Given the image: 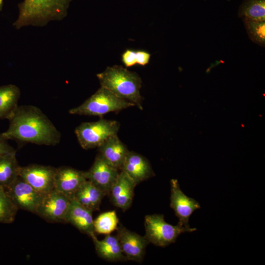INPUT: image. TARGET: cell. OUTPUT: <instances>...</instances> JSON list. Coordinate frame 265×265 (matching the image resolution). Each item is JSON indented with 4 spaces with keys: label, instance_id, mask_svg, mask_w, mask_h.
Returning <instances> with one entry per match:
<instances>
[{
    "label": "cell",
    "instance_id": "obj_11",
    "mask_svg": "<svg viewBox=\"0 0 265 265\" xmlns=\"http://www.w3.org/2000/svg\"><path fill=\"white\" fill-rule=\"evenodd\" d=\"M119 170L106 161L99 154L96 157L90 169L85 171L87 180L108 195Z\"/></svg>",
    "mask_w": 265,
    "mask_h": 265
},
{
    "label": "cell",
    "instance_id": "obj_18",
    "mask_svg": "<svg viewBox=\"0 0 265 265\" xmlns=\"http://www.w3.org/2000/svg\"><path fill=\"white\" fill-rule=\"evenodd\" d=\"M91 237L97 253L101 258L110 262L125 261L127 259L123 254L117 237L106 235L105 238L100 240L94 234Z\"/></svg>",
    "mask_w": 265,
    "mask_h": 265
},
{
    "label": "cell",
    "instance_id": "obj_20",
    "mask_svg": "<svg viewBox=\"0 0 265 265\" xmlns=\"http://www.w3.org/2000/svg\"><path fill=\"white\" fill-rule=\"evenodd\" d=\"M21 95L19 88L14 84L0 86V120H8L18 106Z\"/></svg>",
    "mask_w": 265,
    "mask_h": 265
},
{
    "label": "cell",
    "instance_id": "obj_8",
    "mask_svg": "<svg viewBox=\"0 0 265 265\" xmlns=\"http://www.w3.org/2000/svg\"><path fill=\"white\" fill-rule=\"evenodd\" d=\"M71 200L67 196L54 188L45 194L36 214L49 222L65 223Z\"/></svg>",
    "mask_w": 265,
    "mask_h": 265
},
{
    "label": "cell",
    "instance_id": "obj_25",
    "mask_svg": "<svg viewBox=\"0 0 265 265\" xmlns=\"http://www.w3.org/2000/svg\"><path fill=\"white\" fill-rule=\"evenodd\" d=\"M247 32L250 38L256 43L264 45L265 42V21H256L243 18Z\"/></svg>",
    "mask_w": 265,
    "mask_h": 265
},
{
    "label": "cell",
    "instance_id": "obj_6",
    "mask_svg": "<svg viewBox=\"0 0 265 265\" xmlns=\"http://www.w3.org/2000/svg\"><path fill=\"white\" fill-rule=\"evenodd\" d=\"M120 124L115 120L100 119L95 122H83L75 132L81 147L89 150L100 146L109 137L117 134Z\"/></svg>",
    "mask_w": 265,
    "mask_h": 265
},
{
    "label": "cell",
    "instance_id": "obj_21",
    "mask_svg": "<svg viewBox=\"0 0 265 265\" xmlns=\"http://www.w3.org/2000/svg\"><path fill=\"white\" fill-rule=\"evenodd\" d=\"M21 166L16 159V153L0 156V188L4 189L19 176Z\"/></svg>",
    "mask_w": 265,
    "mask_h": 265
},
{
    "label": "cell",
    "instance_id": "obj_13",
    "mask_svg": "<svg viewBox=\"0 0 265 265\" xmlns=\"http://www.w3.org/2000/svg\"><path fill=\"white\" fill-rule=\"evenodd\" d=\"M86 180L85 171L69 166H61L56 168L54 188L72 199L80 186Z\"/></svg>",
    "mask_w": 265,
    "mask_h": 265
},
{
    "label": "cell",
    "instance_id": "obj_2",
    "mask_svg": "<svg viewBox=\"0 0 265 265\" xmlns=\"http://www.w3.org/2000/svg\"><path fill=\"white\" fill-rule=\"evenodd\" d=\"M72 0H23L18 4V16L13 26L19 29L28 26L42 27L59 21L67 14Z\"/></svg>",
    "mask_w": 265,
    "mask_h": 265
},
{
    "label": "cell",
    "instance_id": "obj_15",
    "mask_svg": "<svg viewBox=\"0 0 265 265\" xmlns=\"http://www.w3.org/2000/svg\"><path fill=\"white\" fill-rule=\"evenodd\" d=\"M92 212L73 198L65 217V223L72 224L80 232L90 237L95 233Z\"/></svg>",
    "mask_w": 265,
    "mask_h": 265
},
{
    "label": "cell",
    "instance_id": "obj_7",
    "mask_svg": "<svg viewBox=\"0 0 265 265\" xmlns=\"http://www.w3.org/2000/svg\"><path fill=\"white\" fill-rule=\"evenodd\" d=\"M4 190L18 210L35 214L46 194L36 190L20 176Z\"/></svg>",
    "mask_w": 265,
    "mask_h": 265
},
{
    "label": "cell",
    "instance_id": "obj_1",
    "mask_svg": "<svg viewBox=\"0 0 265 265\" xmlns=\"http://www.w3.org/2000/svg\"><path fill=\"white\" fill-rule=\"evenodd\" d=\"M8 120L7 130L2 132L7 140L47 146L56 145L61 140L60 132L36 106H18Z\"/></svg>",
    "mask_w": 265,
    "mask_h": 265
},
{
    "label": "cell",
    "instance_id": "obj_24",
    "mask_svg": "<svg viewBox=\"0 0 265 265\" xmlns=\"http://www.w3.org/2000/svg\"><path fill=\"white\" fill-rule=\"evenodd\" d=\"M18 209L3 189L0 188V223L10 224L15 218Z\"/></svg>",
    "mask_w": 265,
    "mask_h": 265
},
{
    "label": "cell",
    "instance_id": "obj_12",
    "mask_svg": "<svg viewBox=\"0 0 265 265\" xmlns=\"http://www.w3.org/2000/svg\"><path fill=\"white\" fill-rule=\"evenodd\" d=\"M170 184V207L179 219L178 223L186 228H190L189 217L196 210L200 208V204L184 193L177 180L172 179Z\"/></svg>",
    "mask_w": 265,
    "mask_h": 265
},
{
    "label": "cell",
    "instance_id": "obj_17",
    "mask_svg": "<svg viewBox=\"0 0 265 265\" xmlns=\"http://www.w3.org/2000/svg\"><path fill=\"white\" fill-rule=\"evenodd\" d=\"M98 148V154L108 163L121 170L129 151L117 134L109 137Z\"/></svg>",
    "mask_w": 265,
    "mask_h": 265
},
{
    "label": "cell",
    "instance_id": "obj_19",
    "mask_svg": "<svg viewBox=\"0 0 265 265\" xmlns=\"http://www.w3.org/2000/svg\"><path fill=\"white\" fill-rule=\"evenodd\" d=\"M106 194L90 181L86 180L74 194V198L80 204L92 212L99 210Z\"/></svg>",
    "mask_w": 265,
    "mask_h": 265
},
{
    "label": "cell",
    "instance_id": "obj_5",
    "mask_svg": "<svg viewBox=\"0 0 265 265\" xmlns=\"http://www.w3.org/2000/svg\"><path fill=\"white\" fill-rule=\"evenodd\" d=\"M144 226V236L149 243L160 247L174 243L182 233L196 230L195 228H186L179 223L177 225H172L166 222L163 215L160 214L146 215Z\"/></svg>",
    "mask_w": 265,
    "mask_h": 265
},
{
    "label": "cell",
    "instance_id": "obj_28",
    "mask_svg": "<svg viewBox=\"0 0 265 265\" xmlns=\"http://www.w3.org/2000/svg\"><path fill=\"white\" fill-rule=\"evenodd\" d=\"M151 54L144 51H136V64L145 66L147 65L150 60Z\"/></svg>",
    "mask_w": 265,
    "mask_h": 265
},
{
    "label": "cell",
    "instance_id": "obj_4",
    "mask_svg": "<svg viewBox=\"0 0 265 265\" xmlns=\"http://www.w3.org/2000/svg\"><path fill=\"white\" fill-rule=\"evenodd\" d=\"M134 104L120 98L107 89L101 87L80 105L69 110L70 114L101 116L134 106Z\"/></svg>",
    "mask_w": 265,
    "mask_h": 265
},
{
    "label": "cell",
    "instance_id": "obj_23",
    "mask_svg": "<svg viewBox=\"0 0 265 265\" xmlns=\"http://www.w3.org/2000/svg\"><path fill=\"white\" fill-rule=\"evenodd\" d=\"M118 222L115 211L103 212L94 220V231L98 234H110L116 229Z\"/></svg>",
    "mask_w": 265,
    "mask_h": 265
},
{
    "label": "cell",
    "instance_id": "obj_29",
    "mask_svg": "<svg viewBox=\"0 0 265 265\" xmlns=\"http://www.w3.org/2000/svg\"><path fill=\"white\" fill-rule=\"evenodd\" d=\"M3 6V0H0V11L2 10Z\"/></svg>",
    "mask_w": 265,
    "mask_h": 265
},
{
    "label": "cell",
    "instance_id": "obj_26",
    "mask_svg": "<svg viewBox=\"0 0 265 265\" xmlns=\"http://www.w3.org/2000/svg\"><path fill=\"white\" fill-rule=\"evenodd\" d=\"M122 60L124 64L127 67L136 64V51L126 50L122 55Z\"/></svg>",
    "mask_w": 265,
    "mask_h": 265
},
{
    "label": "cell",
    "instance_id": "obj_16",
    "mask_svg": "<svg viewBox=\"0 0 265 265\" xmlns=\"http://www.w3.org/2000/svg\"><path fill=\"white\" fill-rule=\"evenodd\" d=\"M121 170L125 172L136 185L154 175L148 160L132 151H129Z\"/></svg>",
    "mask_w": 265,
    "mask_h": 265
},
{
    "label": "cell",
    "instance_id": "obj_27",
    "mask_svg": "<svg viewBox=\"0 0 265 265\" xmlns=\"http://www.w3.org/2000/svg\"><path fill=\"white\" fill-rule=\"evenodd\" d=\"M8 140L2 133H0V156L9 153H16L15 150L9 144Z\"/></svg>",
    "mask_w": 265,
    "mask_h": 265
},
{
    "label": "cell",
    "instance_id": "obj_3",
    "mask_svg": "<svg viewBox=\"0 0 265 265\" xmlns=\"http://www.w3.org/2000/svg\"><path fill=\"white\" fill-rule=\"evenodd\" d=\"M101 87L105 88L118 97L132 103L142 109L143 97L140 94L142 80L135 72L122 66L107 67L97 75Z\"/></svg>",
    "mask_w": 265,
    "mask_h": 265
},
{
    "label": "cell",
    "instance_id": "obj_22",
    "mask_svg": "<svg viewBox=\"0 0 265 265\" xmlns=\"http://www.w3.org/2000/svg\"><path fill=\"white\" fill-rule=\"evenodd\" d=\"M240 17L256 21L265 20V0H244L239 6Z\"/></svg>",
    "mask_w": 265,
    "mask_h": 265
},
{
    "label": "cell",
    "instance_id": "obj_9",
    "mask_svg": "<svg viewBox=\"0 0 265 265\" xmlns=\"http://www.w3.org/2000/svg\"><path fill=\"white\" fill-rule=\"evenodd\" d=\"M56 168L38 164L21 166L19 176L36 190L47 193L54 189Z\"/></svg>",
    "mask_w": 265,
    "mask_h": 265
},
{
    "label": "cell",
    "instance_id": "obj_14",
    "mask_svg": "<svg viewBox=\"0 0 265 265\" xmlns=\"http://www.w3.org/2000/svg\"><path fill=\"white\" fill-rule=\"evenodd\" d=\"M136 186L125 172L120 170L109 193L113 205L124 212L128 210L132 205Z\"/></svg>",
    "mask_w": 265,
    "mask_h": 265
},
{
    "label": "cell",
    "instance_id": "obj_10",
    "mask_svg": "<svg viewBox=\"0 0 265 265\" xmlns=\"http://www.w3.org/2000/svg\"><path fill=\"white\" fill-rule=\"evenodd\" d=\"M116 230V237L127 260L142 262L146 246L150 243L145 236L127 229L122 224H119Z\"/></svg>",
    "mask_w": 265,
    "mask_h": 265
}]
</instances>
